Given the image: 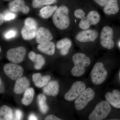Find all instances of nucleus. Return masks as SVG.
<instances>
[{
	"mask_svg": "<svg viewBox=\"0 0 120 120\" xmlns=\"http://www.w3.org/2000/svg\"><path fill=\"white\" fill-rule=\"evenodd\" d=\"M69 13V9L65 5H61L57 9L52 16L53 22L57 28L61 30L68 28L70 24Z\"/></svg>",
	"mask_w": 120,
	"mask_h": 120,
	"instance_id": "1",
	"label": "nucleus"
},
{
	"mask_svg": "<svg viewBox=\"0 0 120 120\" xmlns=\"http://www.w3.org/2000/svg\"><path fill=\"white\" fill-rule=\"evenodd\" d=\"M72 59L75 66L72 69V75L75 77L82 75L86 71L85 67H88L90 64V59L86 56L85 54L81 53L75 54Z\"/></svg>",
	"mask_w": 120,
	"mask_h": 120,
	"instance_id": "2",
	"label": "nucleus"
},
{
	"mask_svg": "<svg viewBox=\"0 0 120 120\" xmlns=\"http://www.w3.org/2000/svg\"><path fill=\"white\" fill-rule=\"evenodd\" d=\"M112 110L110 103L107 101H102L96 105L88 117L90 120H102L105 118Z\"/></svg>",
	"mask_w": 120,
	"mask_h": 120,
	"instance_id": "3",
	"label": "nucleus"
},
{
	"mask_svg": "<svg viewBox=\"0 0 120 120\" xmlns=\"http://www.w3.org/2000/svg\"><path fill=\"white\" fill-rule=\"evenodd\" d=\"M38 24L35 20L31 17L26 19L24 26L21 30V35L25 40H30L36 37L38 30Z\"/></svg>",
	"mask_w": 120,
	"mask_h": 120,
	"instance_id": "4",
	"label": "nucleus"
},
{
	"mask_svg": "<svg viewBox=\"0 0 120 120\" xmlns=\"http://www.w3.org/2000/svg\"><path fill=\"white\" fill-rule=\"evenodd\" d=\"M108 74L107 70L102 62H98L94 65L90 73L92 82L95 85L102 83L106 79Z\"/></svg>",
	"mask_w": 120,
	"mask_h": 120,
	"instance_id": "5",
	"label": "nucleus"
},
{
	"mask_svg": "<svg viewBox=\"0 0 120 120\" xmlns=\"http://www.w3.org/2000/svg\"><path fill=\"white\" fill-rule=\"evenodd\" d=\"M95 95L94 91L92 88L89 87L86 89L75 100L76 109L78 110L83 109L94 99Z\"/></svg>",
	"mask_w": 120,
	"mask_h": 120,
	"instance_id": "6",
	"label": "nucleus"
},
{
	"mask_svg": "<svg viewBox=\"0 0 120 120\" xmlns=\"http://www.w3.org/2000/svg\"><path fill=\"white\" fill-rule=\"evenodd\" d=\"M26 53V48L23 46H19L8 50L6 53V57L11 63L19 64L23 60Z\"/></svg>",
	"mask_w": 120,
	"mask_h": 120,
	"instance_id": "7",
	"label": "nucleus"
},
{
	"mask_svg": "<svg viewBox=\"0 0 120 120\" xmlns=\"http://www.w3.org/2000/svg\"><path fill=\"white\" fill-rule=\"evenodd\" d=\"M113 30L110 27L105 26L102 28L100 35V43L101 45L108 49H112L114 45L112 39Z\"/></svg>",
	"mask_w": 120,
	"mask_h": 120,
	"instance_id": "8",
	"label": "nucleus"
},
{
	"mask_svg": "<svg viewBox=\"0 0 120 120\" xmlns=\"http://www.w3.org/2000/svg\"><path fill=\"white\" fill-rule=\"evenodd\" d=\"M3 69L6 75L12 80H16L23 75L22 67L14 63L6 64L4 66Z\"/></svg>",
	"mask_w": 120,
	"mask_h": 120,
	"instance_id": "9",
	"label": "nucleus"
},
{
	"mask_svg": "<svg viewBox=\"0 0 120 120\" xmlns=\"http://www.w3.org/2000/svg\"><path fill=\"white\" fill-rule=\"evenodd\" d=\"M85 84L82 81H77L72 84L70 90L65 94V100L72 101L75 99L86 89Z\"/></svg>",
	"mask_w": 120,
	"mask_h": 120,
	"instance_id": "10",
	"label": "nucleus"
},
{
	"mask_svg": "<svg viewBox=\"0 0 120 120\" xmlns=\"http://www.w3.org/2000/svg\"><path fill=\"white\" fill-rule=\"evenodd\" d=\"M100 15L98 12L93 11H90L87 16L81 19L79 26L82 30H87L91 25H96L100 20Z\"/></svg>",
	"mask_w": 120,
	"mask_h": 120,
	"instance_id": "11",
	"label": "nucleus"
},
{
	"mask_svg": "<svg viewBox=\"0 0 120 120\" xmlns=\"http://www.w3.org/2000/svg\"><path fill=\"white\" fill-rule=\"evenodd\" d=\"M98 34L96 30H86L79 32L76 36L75 38L80 42H94L98 38Z\"/></svg>",
	"mask_w": 120,
	"mask_h": 120,
	"instance_id": "12",
	"label": "nucleus"
},
{
	"mask_svg": "<svg viewBox=\"0 0 120 120\" xmlns=\"http://www.w3.org/2000/svg\"><path fill=\"white\" fill-rule=\"evenodd\" d=\"M9 8L12 12H22L25 15L28 14L30 11V8L26 5L24 0H13L9 3Z\"/></svg>",
	"mask_w": 120,
	"mask_h": 120,
	"instance_id": "13",
	"label": "nucleus"
},
{
	"mask_svg": "<svg viewBox=\"0 0 120 120\" xmlns=\"http://www.w3.org/2000/svg\"><path fill=\"white\" fill-rule=\"evenodd\" d=\"M53 38L52 33L49 30L45 27H41L38 29L35 37L37 43H43L45 42L52 41Z\"/></svg>",
	"mask_w": 120,
	"mask_h": 120,
	"instance_id": "14",
	"label": "nucleus"
},
{
	"mask_svg": "<svg viewBox=\"0 0 120 120\" xmlns=\"http://www.w3.org/2000/svg\"><path fill=\"white\" fill-rule=\"evenodd\" d=\"M30 86V82L29 80L26 77H21L16 81L14 92L16 94H22L29 88Z\"/></svg>",
	"mask_w": 120,
	"mask_h": 120,
	"instance_id": "15",
	"label": "nucleus"
},
{
	"mask_svg": "<svg viewBox=\"0 0 120 120\" xmlns=\"http://www.w3.org/2000/svg\"><path fill=\"white\" fill-rule=\"evenodd\" d=\"M105 98L112 106L120 109V92L119 90H113L112 92H107L105 95Z\"/></svg>",
	"mask_w": 120,
	"mask_h": 120,
	"instance_id": "16",
	"label": "nucleus"
},
{
	"mask_svg": "<svg viewBox=\"0 0 120 120\" xmlns=\"http://www.w3.org/2000/svg\"><path fill=\"white\" fill-rule=\"evenodd\" d=\"M59 86L58 82L55 80L50 81L43 87V93L48 96L56 97L59 92Z\"/></svg>",
	"mask_w": 120,
	"mask_h": 120,
	"instance_id": "17",
	"label": "nucleus"
},
{
	"mask_svg": "<svg viewBox=\"0 0 120 120\" xmlns=\"http://www.w3.org/2000/svg\"><path fill=\"white\" fill-rule=\"evenodd\" d=\"M51 79L50 76H42L40 73H34L32 75V81L35 85L38 88L45 86Z\"/></svg>",
	"mask_w": 120,
	"mask_h": 120,
	"instance_id": "18",
	"label": "nucleus"
},
{
	"mask_svg": "<svg viewBox=\"0 0 120 120\" xmlns=\"http://www.w3.org/2000/svg\"><path fill=\"white\" fill-rule=\"evenodd\" d=\"M40 52L49 56H52L55 52V45L53 42L47 41L40 43L37 46Z\"/></svg>",
	"mask_w": 120,
	"mask_h": 120,
	"instance_id": "19",
	"label": "nucleus"
},
{
	"mask_svg": "<svg viewBox=\"0 0 120 120\" xmlns=\"http://www.w3.org/2000/svg\"><path fill=\"white\" fill-rule=\"evenodd\" d=\"M28 57L33 63L34 67L37 70H39L45 64V58L41 55L37 54L34 52H30L28 54Z\"/></svg>",
	"mask_w": 120,
	"mask_h": 120,
	"instance_id": "20",
	"label": "nucleus"
},
{
	"mask_svg": "<svg viewBox=\"0 0 120 120\" xmlns=\"http://www.w3.org/2000/svg\"><path fill=\"white\" fill-rule=\"evenodd\" d=\"M72 45L71 41L69 39L65 38L61 39L56 43V47L60 50V53L62 56H65L68 53Z\"/></svg>",
	"mask_w": 120,
	"mask_h": 120,
	"instance_id": "21",
	"label": "nucleus"
},
{
	"mask_svg": "<svg viewBox=\"0 0 120 120\" xmlns=\"http://www.w3.org/2000/svg\"><path fill=\"white\" fill-rule=\"evenodd\" d=\"M119 10L117 0H109L103 9L105 14L109 15L116 14Z\"/></svg>",
	"mask_w": 120,
	"mask_h": 120,
	"instance_id": "22",
	"label": "nucleus"
},
{
	"mask_svg": "<svg viewBox=\"0 0 120 120\" xmlns=\"http://www.w3.org/2000/svg\"><path fill=\"white\" fill-rule=\"evenodd\" d=\"M34 90L32 87H29L24 93L23 97L21 99L22 104L27 106L32 103L34 95Z\"/></svg>",
	"mask_w": 120,
	"mask_h": 120,
	"instance_id": "23",
	"label": "nucleus"
},
{
	"mask_svg": "<svg viewBox=\"0 0 120 120\" xmlns=\"http://www.w3.org/2000/svg\"><path fill=\"white\" fill-rule=\"evenodd\" d=\"M57 8V6L47 5L42 8L39 11V16L43 19H48L53 15Z\"/></svg>",
	"mask_w": 120,
	"mask_h": 120,
	"instance_id": "24",
	"label": "nucleus"
},
{
	"mask_svg": "<svg viewBox=\"0 0 120 120\" xmlns=\"http://www.w3.org/2000/svg\"><path fill=\"white\" fill-rule=\"evenodd\" d=\"M12 110L10 107L4 105L0 108V120H13Z\"/></svg>",
	"mask_w": 120,
	"mask_h": 120,
	"instance_id": "25",
	"label": "nucleus"
},
{
	"mask_svg": "<svg viewBox=\"0 0 120 120\" xmlns=\"http://www.w3.org/2000/svg\"><path fill=\"white\" fill-rule=\"evenodd\" d=\"M46 98L45 94H40L37 97V101L39 108L42 113L45 114L49 110V108L46 102Z\"/></svg>",
	"mask_w": 120,
	"mask_h": 120,
	"instance_id": "26",
	"label": "nucleus"
},
{
	"mask_svg": "<svg viewBox=\"0 0 120 120\" xmlns=\"http://www.w3.org/2000/svg\"><path fill=\"white\" fill-rule=\"evenodd\" d=\"M58 1V0H33L32 6L34 8H41L44 5L54 4Z\"/></svg>",
	"mask_w": 120,
	"mask_h": 120,
	"instance_id": "27",
	"label": "nucleus"
},
{
	"mask_svg": "<svg viewBox=\"0 0 120 120\" xmlns=\"http://www.w3.org/2000/svg\"><path fill=\"white\" fill-rule=\"evenodd\" d=\"M74 15L76 18L81 19H83L86 17L85 12L80 9H78L75 10L74 12Z\"/></svg>",
	"mask_w": 120,
	"mask_h": 120,
	"instance_id": "28",
	"label": "nucleus"
},
{
	"mask_svg": "<svg viewBox=\"0 0 120 120\" xmlns=\"http://www.w3.org/2000/svg\"><path fill=\"white\" fill-rule=\"evenodd\" d=\"M16 32L15 30H13L9 31L5 35V37L7 39H9L13 38L15 36Z\"/></svg>",
	"mask_w": 120,
	"mask_h": 120,
	"instance_id": "29",
	"label": "nucleus"
},
{
	"mask_svg": "<svg viewBox=\"0 0 120 120\" xmlns=\"http://www.w3.org/2000/svg\"><path fill=\"white\" fill-rule=\"evenodd\" d=\"M4 17L5 20H9L15 19V15L13 13H8L5 15Z\"/></svg>",
	"mask_w": 120,
	"mask_h": 120,
	"instance_id": "30",
	"label": "nucleus"
},
{
	"mask_svg": "<svg viewBox=\"0 0 120 120\" xmlns=\"http://www.w3.org/2000/svg\"><path fill=\"white\" fill-rule=\"evenodd\" d=\"M97 4L101 7H104L109 0H94Z\"/></svg>",
	"mask_w": 120,
	"mask_h": 120,
	"instance_id": "31",
	"label": "nucleus"
},
{
	"mask_svg": "<svg viewBox=\"0 0 120 120\" xmlns=\"http://www.w3.org/2000/svg\"><path fill=\"white\" fill-rule=\"evenodd\" d=\"M45 120H61V119L53 115H49L45 117Z\"/></svg>",
	"mask_w": 120,
	"mask_h": 120,
	"instance_id": "32",
	"label": "nucleus"
},
{
	"mask_svg": "<svg viewBox=\"0 0 120 120\" xmlns=\"http://www.w3.org/2000/svg\"><path fill=\"white\" fill-rule=\"evenodd\" d=\"M15 116L16 120H21L22 117V112L19 109H17L16 110Z\"/></svg>",
	"mask_w": 120,
	"mask_h": 120,
	"instance_id": "33",
	"label": "nucleus"
},
{
	"mask_svg": "<svg viewBox=\"0 0 120 120\" xmlns=\"http://www.w3.org/2000/svg\"><path fill=\"white\" fill-rule=\"evenodd\" d=\"M5 88L4 85L2 83V80L0 78V93L2 94L4 92Z\"/></svg>",
	"mask_w": 120,
	"mask_h": 120,
	"instance_id": "34",
	"label": "nucleus"
},
{
	"mask_svg": "<svg viewBox=\"0 0 120 120\" xmlns=\"http://www.w3.org/2000/svg\"><path fill=\"white\" fill-rule=\"evenodd\" d=\"M28 120H37L38 118L34 114H32L29 116L28 117Z\"/></svg>",
	"mask_w": 120,
	"mask_h": 120,
	"instance_id": "35",
	"label": "nucleus"
},
{
	"mask_svg": "<svg viewBox=\"0 0 120 120\" xmlns=\"http://www.w3.org/2000/svg\"><path fill=\"white\" fill-rule=\"evenodd\" d=\"M4 20V15L2 13H0V25H2Z\"/></svg>",
	"mask_w": 120,
	"mask_h": 120,
	"instance_id": "36",
	"label": "nucleus"
},
{
	"mask_svg": "<svg viewBox=\"0 0 120 120\" xmlns=\"http://www.w3.org/2000/svg\"><path fill=\"white\" fill-rule=\"evenodd\" d=\"M119 77H120V72H119Z\"/></svg>",
	"mask_w": 120,
	"mask_h": 120,
	"instance_id": "37",
	"label": "nucleus"
},
{
	"mask_svg": "<svg viewBox=\"0 0 120 120\" xmlns=\"http://www.w3.org/2000/svg\"><path fill=\"white\" fill-rule=\"evenodd\" d=\"M1 48L0 47V52H1Z\"/></svg>",
	"mask_w": 120,
	"mask_h": 120,
	"instance_id": "38",
	"label": "nucleus"
},
{
	"mask_svg": "<svg viewBox=\"0 0 120 120\" xmlns=\"http://www.w3.org/2000/svg\"><path fill=\"white\" fill-rule=\"evenodd\" d=\"M6 0V1H9V0Z\"/></svg>",
	"mask_w": 120,
	"mask_h": 120,
	"instance_id": "39",
	"label": "nucleus"
},
{
	"mask_svg": "<svg viewBox=\"0 0 120 120\" xmlns=\"http://www.w3.org/2000/svg\"></svg>",
	"mask_w": 120,
	"mask_h": 120,
	"instance_id": "40",
	"label": "nucleus"
}]
</instances>
